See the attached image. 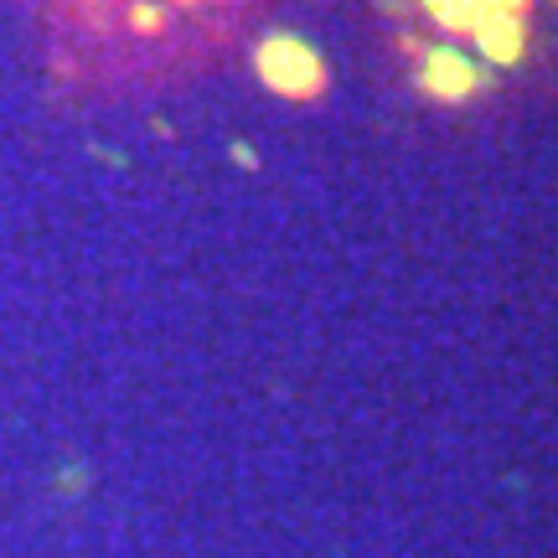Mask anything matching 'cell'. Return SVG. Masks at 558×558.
I'll list each match as a JSON object with an SVG mask.
<instances>
[{
    "label": "cell",
    "mask_w": 558,
    "mask_h": 558,
    "mask_svg": "<svg viewBox=\"0 0 558 558\" xmlns=\"http://www.w3.org/2000/svg\"><path fill=\"white\" fill-rule=\"evenodd\" d=\"M476 41H481V52L492 62H518L522 58V21H492V26H481L476 32Z\"/></svg>",
    "instance_id": "cell-4"
},
{
    "label": "cell",
    "mask_w": 558,
    "mask_h": 558,
    "mask_svg": "<svg viewBox=\"0 0 558 558\" xmlns=\"http://www.w3.org/2000/svg\"><path fill=\"white\" fill-rule=\"evenodd\" d=\"M259 78L284 94V99H316L326 73H320V58L295 37H269L259 47Z\"/></svg>",
    "instance_id": "cell-1"
},
{
    "label": "cell",
    "mask_w": 558,
    "mask_h": 558,
    "mask_svg": "<svg viewBox=\"0 0 558 558\" xmlns=\"http://www.w3.org/2000/svg\"><path fill=\"white\" fill-rule=\"evenodd\" d=\"M429 16H439L450 32H481L492 21H518L527 0H424Z\"/></svg>",
    "instance_id": "cell-2"
},
{
    "label": "cell",
    "mask_w": 558,
    "mask_h": 558,
    "mask_svg": "<svg viewBox=\"0 0 558 558\" xmlns=\"http://www.w3.org/2000/svg\"><path fill=\"white\" fill-rule=\"evenodd\" d=\"M124 21H130V32H140V37H160V32L171 26V16H166V5H160V0H135Z\"/></svg>",
    "instance_id": "cell-5"
},
{
    "label": "cell",
    "mask_w": 558,
    "mask_h": 558,
    "mask_svg": "<svg viewBox=\"0 0 558 558\" xmlns=\"http://www.w3.org/2000/svg\"><path fill=\"white\" fill-rule=\"evenodd\" d=\"M424 88L435 94V99H465L471 88H481L476 78V62H465L460 52H450V47H439L435 58L424 62Z\"/></svg>",
    "instance_id": "cell-3"
}]
</instances>
